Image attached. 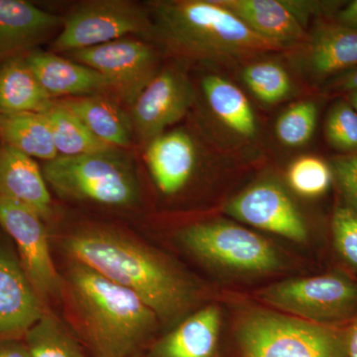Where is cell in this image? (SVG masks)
Wrapping results in <instances>:
<instances>
[{"instance_id":"obj_1","label":"cell","mask_w":357,"mask_h":357,"mask_svg":"<svg viewBox=\"0 0 357 357\" xmlns=\"http://www.w3.org/2000/svg\"><path fill=\"white\" fill-rule=\"evenodd\" d=\"M70 259L129 289L151 307L160 323H176L197 299L191 279L158 251L119 230L88 227L63 237Z\"/></svg>"},{"instance_id":"obj_2","label":"cell","mask_w":357,"mask_h":357,"mask_svg":"<svg viewBox=\"0 0 357 357\" xmlns=\"http://www.w3.org/2000/svg\"><path fill=\"white\" fill-rule=\"evenodd\" d=\"M61 301L73 332L95 357H135L159 328L135 293L76 260L62 275Z\"/></svg>"},{"instance_id":"obj_3","label":"cell","mask_w":357,"mask_h":357,"mask_svg":"<svg viewBox=\"0 0 357 357\" xmlns=\"http://www.w3.org/2000/svg\"><path fill=\"white\" fill-rule=\"evenodd\" d=\"M152 7L155 31L184 57L230 63L286 49L259 36L217 0L157 1Z\"/></svg>"},{"instance_id":"obj_4","label":"cell","mask_w":357,"mask_h":357,"mask_svg":"<svg viewBox=\"0 0 357 357\" xmlns=\"http://www.w3.org/2000/svg\"><path fill=\"white\" fill-rule=\"evenodd\" d=\"M43 175L61 197L102 206L128 208L137 203L139 182L132 158L124 149L45 162Z\"/></svg>"},{"instance_id":"obj_5","label":"cell","mask_w":357,"mask_h":357,"mask_svg":"<svg viewBox=\"0 0 357 357\" xmlns=\"http://www.w3.org/2000/svg\"><path fill=\"white\" fill-rule=\"evenodd\" d=\"M241 357H349L347 328L255 310L236 330Z\"/></svg>"},{"instance_id":"obj_6","label":"cell","mask_w":357,"mask_h":357,"mask_svg":"<svg viewBox=\"0 0 357 357\" xmlns=\"http://www.w3.org/2000/svg\"><path fill=\"white\" fill-rule=\"evenodd\" d=\"M265 304L319 325L342 326L357 314V282L342 271L291 279L261 289Z\"/></svg>"},{"instance_id":"obj_7","label":"cell","mask_w":357,"mask_h":357,"mask_svg":"<svg viewBox=\"0 0 357 357\" xmlns=\"http://www.w3.org/2000/svg\"><path fill=\"white\" fill-rule=\"evenodd\" d=\"M177 237L192 255L220 269L264 274L282 265L280 256L266 239L236 223L197 222L181 229Z\"/></svg>"},{"instance_id":"obj_8","label":"cell","mask_w":357,"mask_h":357,"mask_svg":"<svg viewBox=\"0 0 357 357\" xmlns=\"http://www.w3.org/2000/svg\"><path fill=\"white\" fill-rule=\"evenodd\" d=\"M62 26L53 50L68 54L116 41L128 35L154 31L146 11L126 0L86 2L77 7Z\"/></svg>"},{"instance_id":"obj_9","label":"cell","mask_w":357,"mask_h":357,"mask_svg":"<svg viewBox=\"0 0 357 357\" xmlns=\"http://www.w3.org/2000/svg\"><path fill=\"white\" fill-rule=\"evenodd\" d=\"M0 227L15 243L21 266L45 304L61 301L62 275L54 265L43 218L0 197Z\"/></svg>"},{"instance_id":"obj_10","label":"cell","mask_w":357,"mask_h":357,"mask_svg":"<svg viewBox=\"0 0 357 357\" xmlns=\"http://www.w3.org/2000/svg\"><path fill=\"white\" fill-rule=\"evenodd\" d=\"M69 56L102 75L112 91L129 105L159 72L156 51L140 40L122 38L72 52Z\"/></svg>"},{"instance_id":"obj_11","label":"cell","mask_w":357,"mask_h":357,"mask_svg":"<svg viewBox=\"0 0 357 357\" xmlns=\"http://www.w3.org/2000/svg\"><path fill=\"white\" fill-rule=\"evenodd\" d=\"M194 100L195 89L182 70L177 68L159 70L131 105L133 131L148 144L180 121Z\"/></svg>"},{"instance_id":"obj_12","label":"cell","mask_w":357,"mask_h":357,"mask_svg":"<svg viewBox=\"0 0 357 357\" xmlns=\"http://www.w3.org/2000/svg\"><path fill=\"white\" fill-rule=\"evenodd\" d=\"M225 211L241 222L296 243L307 241V225L297 206L274 183L249 187L227 204Z\"/></svg>"},{"instance_id":"obj_13","label":"cell","mask_w":357,"mask_h":357,"mask_svg":"<svg viewBox=\"0 0 357 357\" xmlns=\"http://www.w3.org/2000/svg\"><path fill=\"white\" fill-rule=\"evenodd\" d=\"M48 310L21 266L17 252L0 238V340L24 337Z\"/></svg>"},{"instance_id":"obj_14","label":"cell","mask_w":357,"mask_h":357,"mask_svg":"<svg viewBox=\"0 0 357 357\" xmlns=\"http://www.w3.org/2000/svg\"><path fill=\"white\" fill-rule=\"evenodd\" d=\"M24 57L52 100L98 95L112 89L109 82L96 70L56 53L33 51Z\"/></svg>"},{"instance_id":"obj_15","label":"cell","mask_w":357,"mask_h":357,"mask_svg":"<svg viewBox=\"0 0 357 357\" xmlns=\"http://www.w3.org/2000/svg\"><path fill=\"white\" fill-rule=\"evenodd\" d=\"M145 160L159 191L173 196L192 178L197 163V148L183 130L163 133L147 144Z\"/></svg>"},{"instance_id":"obj_16","label":"cell","mask_w":357,"mask_h":357,"mask_svg":"<svg viewBox=\"0 0 357 357\" xmlns=\"http://www.w3.org/2000/svg\"><path fill=\"white\" fill-rule=\"evenodd\" d=\"M0 197L31 208L44 220L53 213L50 192L38 164L6 144L0 147Z\"/></svg>"},{"instance_id":"obj_17","label":"cell","mask_w":357,"mask_h":357,"mask_svg":"<svg viewBox=\"0 0 357 357\" xmlns=\"http://www.w3.org/2000/svg\"><path fill=\"white\" fill-rule=\"evenodd\" d=\"M306 65L314 77L330 81L357 67V28L321 20L310 37Z\"/></svg>"},{"instance_id":"obj_18","label":"cell","mask_w":357,"mask_h":357,"mask_svg":"<svg viewBox=\"0 0 357 357\" xmlns=\"http://www.w3.org/2000/svg\"><path fill=\"white\" fill-rule=\"evenodd\" d=\"M62 18L23 0H0V64L38 43Z\"/></svg>"},{"instance_id":"obj_19","label":"cell","mask_w":357,"mask_h":357,"mask_svg":"<svg viewBox=\"0 0 357 357\" xmlns=\"http://www.w3.org/2000/svg\"><path fill=\"white\" fill-rule=\"evenodd\" d=\"M259 36L287 48L306 41L305 25L292 13L285 0H217Z\"/></svg>"},{"instance_id":"obj_20","label":"cell","mask_w":357,"mask_h":357,"mask_svg":"<svg viewBox=\"0 0 357 357\" xmlns=\"http://www.w3.org/2000/svg\"><path fill=\"white\" fill-rule=\"evenodd\" d=\"M220 330V309L204 307L152 344L149 357H218Z\"/></svg>"},{"instance_id":"obj_21","label":"cell","mask_w":357,"mask_h":357,"mask_svg":"<svg viewBox=\"0 0 357 357\" xmlns=\"http://www.w3.org/2000/svg\"><path fill=\"white\" fill-rule=\"evenodd\" d=\"M98 140L107 146L126 149L132 139V123L114 100L100 95L60 100Z\"/></svg>"},{"instance_id":"obj_22","label":"cell","mask_w":357,"mask_h":357,"mask_svg":"<svg viewBox=\"0 0 357 357\" xmlns=\"http://www.w3.org/2000/svg\"><path fill=\"white\" fill-rule=\"evenodd\" d=\"M54 102L24 56H14L0 64V112L44 114Z\"/></svg>"},{"instance_id":"obj_23","label":"cell","mask_w":357,"mask_h":357,"mask_svg":"<svg viewBox=\"0 0 357 357\" xmlns=\"http://www.w3.org/2000/svg\"><path fill=\"white\" fill-rule=\"evenodd\" d=\"M202 88L211 112L223 126L243 137L255 135V112L238 86L218 75H208L202 82Z\"/></svg>"},{"instance_id":"obj_24","label":"cell","mask_w":357,"mask_h":357,"mask_svg":"<svg viewBox=\"0 0 357 357\" xmlns=\"http://www.w3.org/2000/svg\"><path fill=\"white\" fill-rule=\"evenodd\" d=\"M0 138L33 159L49 162L59 157L44 114L0 112Z\"/></svg>"},{"instance_id":"obj_25","label":"cell","mask_w":357,"mask_h":357,"mask_svg":"<svg viewBox=\"0 0 357 357\" xmlns=\"http://www.w3.org/2000/svg\"><path fill=\"white\" fill-rule=\"evenodd\" d=\"M44 115L50 126L59 156H82L114 148L98 140L83 122L60 102H54Z\"/></svg>"},{"instance_id":"obj_26","label":"cell","mask_w":357,"mask_h":357,"mask_svg":"<svg viewBox=\"0 0 357 357\" xmlns=\"http://www.w3.org/2000/svg\"><path fill=\"white\" fill-rule=\"evenodd\" d=\"M24 344L31 357H84L82 342L70 326L50 310L25 333Z\"/></svg>"},{"instance_id":"obj_27","label":"cell","mask_w":357,"mask_h":357,"mask_svg":"<svg viewBox=\"0 0 357 357\" xmlns=\"http://www.w3.org/2000/svg\"><path fill=\"white\" fill-rule=\"evenodd\" d=\"M243 79L251 93L268 105L283 102L292 93L287 70L272 61H258L246 66Z\"/></svg>"},{"instance_id":"obj_28","label":"cell","mask_w":357,"mask_h":357,"mask_svg":"<svg viewBox=\"0 0 357 357\" xmlns=\"http://www.w3.org/2000/svg\"><path fill=\"white\" fill-rule=\"evenodd\" d=\"M318 119V105L314 100H303L291 105L279 116L275 133L286 146H303L312 139Z\"/></svg>"},{"instance_id":"obj_29","label":"cell","mask_w":357,"mask_h":357,"mask_svg":"<svg viewBox=\"0 0 357 357\" xmlns=\"http://www.w3.org/2000/svg\"><path fill=\"white\" fill-rule=\"evenodd\" d=\"M288 182L294 191L307 198L323 196L332 185V168L317 156H303L295 160L288 170Z\"/></svg>"},{"instance_id":"obj_30","label":"cell","mask_w":357,"mask_h":357,"mask_svg":"<svg viewBox=\"0 0 357 357\" xmlns=\"http://www.w3.org/2000/svg\"><path fill=\"white\" fill-rule=\"evenodd\" d=\"M325 135L330 146L340 153L357 152V112L344 98L331 107Z\"/></svg>"},{"instance_id":"obj_31","label":"cell","mask_w":357,"mask_h":357,"mask_svg":"<svg viewBox=\"0 0 357 357\" xmlns=\"http://www.w3.org/2000/svg\"><path fill=\"white\" fill-rule=\"evenodd\" d=\"M332 231L338 255L357 271V213L345 204L338 206L333 211Z\"/></svg>"},{"instance_id":"obj_32","label":"cell","mask_w":357,"mask_h":357,"mask_svg":"<svg viewBox=\"0 0 357 357\" xmlns=\"http://www.w3.org/2000/svg\"><path fill=\"white\" fill-rule=\"evenodd\" d=\"M330 165L345 204L357 213V152L335 157Z\"/></svg>"},{"instance_id":"obj_33","label":"cell","mask_w":357,"mask_h":357,"mask_svg":"<svg viewBox=\"0 0 357 357\" xmlns=\"http://www.w3.org/2000/svg\"><path fill=\"white\" fill-rule=\"evenodd\" d=\"M326 91L332 95H347L357 91V67L333 77L326 84Z\"/></svg>"},{"instance_id":"obj_34","label":"cell","mask_w":357,"mask_h":357,"mask_svg":"<svg viewBox=\"0 0 357 357\" xmlns=\"http://www.w3.org/2000/svg\"><path fill=\"white\" fill-rule=\"evenodd\" d=\"M0 357H31L24 342L18 340H0Z\"/></svg>"},{"instance_id":"obj_35","label":"cell","mask_w":357,"mask_h":357,"mask_svg":"<svg viewBox=\"0 0 357 357\" xmlns=\"http://www.w3.org/2000/svg\"><path fill=\"white\" fill-rule=\"evenodd\" d=\"M335 20L340 24L357 28V0L349 2L342 9H338Z\"/></svg>"},{"instance_id":"obj_36","label":"cell","mask_w":357,"mask_h":357,"mask_svg":"<svg viewBox=\"0 0 357 357\" xmlns=\"http://www.w3.org/2000/svg\"><path fill=\"white\" fill-rule=\"evenodd\" d=\"M347 354L349 357H357V314L347 326Z\"/></svg>"},{"instance_id":"obj_37","label":"cell","mask_w":357,"mask_h":357,"mask_svg":"<svg viewBox=\"0 0 357 357\" xmlns=\"http://www.w3.org/2000/svg\"><path fill=\"white\" fill-rule=\"evenodd\" d=\"M345 100H347L352 107L356 110L357 112V91H351V93H347L344 96Z\"/></svg>"}]
</instances>
